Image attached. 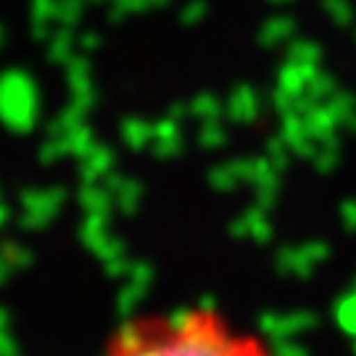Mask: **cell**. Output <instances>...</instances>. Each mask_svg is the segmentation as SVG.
<instances>
[{
	"instance_id": "1",
	"label": "cell",
	"mask_w": 356,
	"mask_h": 356,
	"mask_svg": "<svg viewBox=\"0 0 356 356\" xmlns=\"http://www.w3.org/2000/svg\"><path fill=\"white\" fill-rule=\"evenodd\" d=\"M66 193L61 188H26L22 193V227L26 229H42L53 216L58 214V209L64 204Z\"/></svg>"
},
{
	"instance_id": "2",
	"label": "cell",
	"mask_w": 356,
	"mask_h": 356,
	"mask_svg": "<svg viewBox=\"0 0 356 356\" xmlns=\"http://www.w3.org/2000/svg\"><path fill=\"white\" fill-rule=\"evenodd\" d=\"M317 314L312 312H291V314H277V312H264L259 319V330L275 343L280 341H293L296 335H304L306 330L317 327Z\"/></svg>"
},
{
	"instance_id": "3",
	"label": "cell",
	"mask_w": 356,
	"mask_h": 356,
	"mask_svg": "<svg viewBox=\"0 0 356 356\" xmlns=\"http://www.w3.org/2000/svg\"><path fill=\"white\" fill-rule=\"evenodd\" d=\"M229 232L235 235V238H251L256 243H269L272 238V225H269L267 219V211L264 209H248L241 219H235L232 225H229Z\"/></svg>"
},
{
	"instance_id": "4",
	"label": "cell",
	"mask_w": 356,
	"mask_h": 356,
	"mask_svg": "<svg viewBox=\"0 0 356 356\" xmlns=\"http://www.w3.org/2000/svg\"><path fill=\"white\" fill-rule=\"evenodd\" d=\"M103 188L114 195V204L119 206L124 214H135V211H138L140 198H143V188L138 182H129V179H122V177H108Z\"/></svg>"
},
{
	"instance_id": "5",
	"label": "cell",
	"mask_w": 356,
	"mask_h": 356,
	"mask_svg": "<svg viewBox=\"0 0 356 356\" xmlns=\"http://www.w3.org/2000/svg\"><path fill=\"white\" fill-rule=\"evenodd\" d=\"M277 269H280L282 275H288V277H312V272H314V264L306 259L304 248H282L280 254H277Z\"/></svg>"
},
{
	"instance_id": "6",
	"label": "cell",
	"mask_w": 356,
	"mask_h": 356,
	"mask_svg": "<svg viewBox=\"0 0 356 356\" xmlns=\"http://www.w3.org/2000/svg\"><path fill=\"white\" fill-rule=\"evenodd\" d=\"M148 343H151V338L145 335V330H143L140 325H124L122 330L116 332V354L119 356L138 354Z\"/></svg>"
},
{
	"instance_id": "7",
	"label": "cell",
	"mask_w": 356,
	"mask_h": 356,
	"mask_svg": "<svg viewBox=\"0 0 356 356\" xmlns=\"http://www.w3.org/2000/svg\"><path fill=\"white\" fill-rule=\"evenodd\" d=\"M79 204L88 214H101L108 216L111 211V204H114V195L106 191V188H95V185H88L79 191Z\"/></svg>"
},
{
	"instance_id": "8",
	"label": "cell",
	"mask_w": 356,
	"mask_h": 356,
	"mask_svg": "<svg viewBox=\"0 0 356 356\" xmlns=\"http://www.w3.org/2000/svg\"><path fill=\"white\" fill-rule=\"evenodd\" d=\"M204 322V314L201 312H193V309H175L169 319H166V327L172 335H182V332H191L193 327H198Z\"/></svg>"
},
{
	"instance_id": "9",
	"label": "cell",
	"mask_w": 356,
	"mask_h": 356,
	"mask_svg": "<svg viewBox=\"0 0 356 356\" xmlns=\"http://www.w3.org/2000/svg\"><path fill=\"white\" fill-rule=\"evenodd\" d=\"M335 322L341 325V330L356 338V291H351L335 304Z\"/></svg>"
},
{
	"instance_id": "10",
	"label": "cell",
	"mask_w": 356,
	"mask_h": 356,
	"mask_svg": "<svg viewBox=\"0 0 356 356\" xmlns=\"http://www.w3.org/2000/svg\"><path fill=\"white\" fill-rule=\"evenodd\" d=\"M29 264H32L29 248L19 245V243H6V251H3V272H6V277L11 275L13 269L22 272V269H26Z\"/></svg>"
},
{
	"instance_id": "11",
	"label": "cell",
	"mask_w": 356,
	"mask_h": 356,
	"mask_svg": "<svg viewBox=\"0 0 356 356\" xmlns=\"http://www.w3.org/2000/svg\"><path fill=\"white\" fill-rule=\"evenodd\" d=\"M145 285H138V282H129L122 288V293H119V301H116V312L122 314V317H127V314H132L135 312V306L143 301V296H145Z\"/></svg>"
},
{
	"instance_id": "12",
	"label": "cell",
	"mask_w": 356,
	"mask_h": 356,
	"mask_svg": "<svg viewBox=\"0 0 356 356\" xmlns=\"http://www.w3.org/2000/svg\"><path fill=\"white\" fill-rule=\"evenodd\" d=\"M209 182L216 193H232L238 191V182H241V175L235 166H219L209 175Z\"/></svg>"
},
{
	"instance_id": "13",
	"label": "cell",
	"mask_w": 356,
	"mask_h": 356,
	"mask_svg": "<svg viewBox=\"0 0 356 356\" xmlns=\"http://www.w3.org/2000/svg\"><path fill=\"white\" fill-rule=\"evenodd\" d=\"M132 356H182V354L177 351V346H175L172 338H164V341H151L143 351H138V354Z\"/></svg>"
},
{
	"instance_id": "14",
	"label": "cell",
	"mask_w": 356,
	"mask_h": 356,
	"mask_svg": "<svg viewBox=\"0 0 356 356\" xmlns=\"http://www.w3.org/2000/svg\"><path fill=\"white\" fill-rule=\"evenodd\" d=\"M108 164H111V156H108V153H98L95 159H90V161H88L85 177L92 182L95 177H101V175H106V172H108Z\"/></svg>"
},
{
	"instance_id": "15",
	"label": "cell",
	"mask_w": 356,
	"mask_h": 356,
	"mask_svg": "<svg viewBox=\"0 0 356 356\" xmlns=\"http://www.w3.org/2000/svg\"><path fill=\"white\" fill-rule=\"evenodd\" d=\"M301 248H304L306 259H309V261H312V264H314V267H317L319 261H325V259H327V251H330V248H327V243H322V241L304 243V245H301Z\"/></svg>"
},
{
	"instance_id": "16",
	"label": "cell",
	"mask_w": 356,
	"mask_h": 356,
	"mask_svg": "<svg viewBox=\"0 0 356 356\" xmlns=\"http://www.w3.org/2000/svg\"><path fill=\"white\" fill-rule=\"evenodd\" d=\"M129 282H138V285H151L153 280V269L151 264H145V261H132V272H129Z\"/></svg>"
},
{
	"instance_id": "17",
	"label": "cell",
	"mask_w": 356,
	"mask_h": 356,
	"mask_svg": "<svg viewBox=\"0 0 356 356\" xmlns=\"http://www.w3.org/2000/svg\"><path fill=\"white\" fill-rule=\"evenodd\" d=\"M338 216H341V225L346 232H356V201H343Z\"/></svg>"
},
{
	"instance_id": "18",
	"label": "cell",
	"mask_w": 356,
	"mask_h": 356,
	"mask_svg": "<svg viewBox=\"0 0 356 356\" xmlns=\"http://www.w3.org/2000/svg\"><path fill=\"white\" fill-rule=\"evenodd\" d=\"M106 272H108L111 277H129L132 261H129L127 256H119V259H114V261H106Z\"/></svg>"
},
{
	"instance_id": "19",
	"label": "cell",
	"mask_w": 356,
	"mask_h": 356,
	"mask_svg": "<svg viewBox=\"0 0 356 356\" xmlns=\"http://www.w3.org/2000/svg\"><path fill=\"white\" fill-rule=\"evenodd\" d=\"M272 356H309V351L296 341H280V343H275Z\"/></svg>"
},
{
	"instance_id": "20",
	"label": "cell",
	"mask_w": 356,
	"mask_h": 356,
	"mask_svg": "<svg viewBox=\"0 0 356 356\" xmlns=\"http://www.w3.org/2000/svg\"><path fill=\"white\" fill-rule=\"evenodd\" d=\"M3 356H19V348L13 343V335L8 330V312H3Z\"/></svg>"
},
{
	"instance_id": "21",
	"label": "cell",
	"mask_w": 356,
	"mask_h": 356,
	"mask_svg": "<svg viewBox=\"0 0 356 356\" xmlns=\"http://www.w3.org/2000/svg\"><path fill=\"white\" fill-rule=\"evenodd\" d=\"M214 306H216L214 298H211V296H204V298H201V314H204V317H209V314L214 312Z\"/></svg>"
},
{
	"instance_id": "22",
	"label": "cell",
	"mask_w": 356,
	"mask_h": 356,
	"mask_svg": "<svg viewBox=\"0 0 356 356\" xmlns=\"http://www.w3.org/2000/svg\"><path fill=\"white\" fill-rule=\"evenodd\" d=\"M354 354H356V341H354Z\"/></svg>"
},
{
	"instance_id": "23",
	"label": "cell",
	"mask_w": 356,
	"mask_h": 356,
	"mask_svg": "<svg viewBox=\"0 0 356 356\" xmlns=\"http://www.w3.org/2000/svg\"><path fill=\"white\" fill-rule=\"evenodd\" d=\"M354 291H356V285H354Z\"/></svg>"
}]
</instances>
